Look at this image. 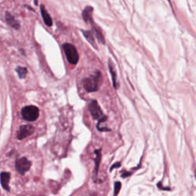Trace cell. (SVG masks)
<instances>
[{
	"instance_id": "obj_13",
	"label": "cell",
	"mask_w": 196,
	"mask_h": 196,
	"mask_svg": "<svg viewBox=\"0 0 196 196\" xmlns=\"http://www.w3.org/2000/svg\"><path fill=\"white\" fill-rule=\"evenodd\" d=\"M16 72L18 73V77H19L21 79H23V78H25V77H26V75H27L28 70L26 68H25V67L19 66L16 68Z\"/></svg>"
},
{
	"instance_id": "obj_10",
	"label": "cell",
	"mask_w": 196,
	"mask_h": 196,
	"mask_svg": "<svg viewBox=\"0 0 196 196\" xmlns=\"http://www.w3.org/2000/svg\"><path fill=\"white\" fill-rule=\"evenodd\" d=\"M40 9H41V14L45 24L47 26H51L52 25V19H51L50 15L48 14V12L47 11V10H46L43 5H41Z\"/></svg>"
},
{
	"instance_id": "obj_3",
	"label": "cell",
	"mask_w": 196,
	"mask_h": 196,
	"mask_svg": "<svg viewBox=\"0 0 196 196\" xmlns=\"http://www.w3.org/2000/svg\"><path fill=\"white\" fill-rule=\"evenodd\" d=\"M21 114L22 118L26 121L32 122L36 120L39 116V109L38 107L34 106H27L23 107Z\"/></svg>"
},
{
	"instance_id": "obj_4",
	"label": "cell",
	"mask_w": 196,
	"mask_h": 196,
	"mask_svg": "<svg viewBox=\"0 0 196 196\" xmlns=\"http://www.w3.org/2000/svg\"><path fill=\"white\" fill-rule=\"evenodd\" d=\"M31 166L32 162L26 157L17 159L16 161V169L21 175H24L25 172H27L30 169Z\"/></svg>"
},
{
	"instance_id": "obj_18",
	"label": "cell",
	"mask_w": 196,
	"mask_h": 196,
	"mask_svg": "<svg viewBox=\"0 0 196 196\" xmlns=\"http://www.w3.org/2000/svg\"><path fill=\"white\" fill-rule=\"evenodd\" d=\"M131 175V172H124L122 175H121V176L123 177V178H126V177H127V176H130Z\"/></svg>"
},
{
	"instance_id": "obj_16",
	"label": "cell",
	"mask_w": 196,
	"mask_h": 196,
	"mask_svg": "<svg viewBox=\"0 0 196 196\" xmlns=\"http://www.w3.org/2000/svg\"><path fill=\"white\" fill-rule=\"evenodd\" d=\"M121 188V183L120 182H116L114 185V195H116L118 194Z\"/></svg>"
},
{
	"instance_id": "obj_14",
	"label": "cell",
	"mask_w": 196,
	"mask_h": 196,
	"mask_svg": "<svg viewBox=\"0 0 196 196\" xmlns=\"http://www.w3.org/2000/svg\"><path fill=\"white\" fill-rule=\"evenodd\" d=\"M109 71H110V73H111V76H112V79H113V84H114V87H115V88H116V72H115V71H114V67L112 66L111 62H109Z\"/></svg>"
},
{
	"instance_id": "obj_20",
	"label": "cell",
	"mask_w": 196,
	"mask_h": 196,
	"mask_svg": "<svg viewBox=\"0 0 196 196\" xmlns=\"http://www.w3.org/2000/svg\"><path fill=\"white\" fill-rule=\"evenodd\" d=\"M168 1H169V2H170V0H168Z\"/></svg>"
},
{
	"instance_id": "obj_17",
	"label": "cell",
	"mask_w": 196,
	"mask_h": 196,
	"mask_svg": "<svg viewBox=\"0 0 196 196\" xmlns=\"http://www.w3.org/2000/svg\"><path fill=\"white\" fill-rule=\"evenodd\" d=\"M120 166V162H116V163H115V164H114L112 166V167L110 168V171H111L113 169H114V168H117V167Z\"/></svg>"
},
{
	"instance_id": "obj_5",
	"label": "cell",
	"mask_w": 196,
	"mask_h": 196,
	"mask_svg": "<svg viewBox=\"0 0 196 196\" xmlns=\"http://www.w3.org/2000/svg\"><path fill=\"white\" fill-rule=\"evenodd\" d=\"M89 110L94 119H100L103 116V112L98 105L97 100H92L89 105Z\"/></svg>"
},
{
	"instance_id": "obj_1",
	"label": "cell",
	"mask_w": 196,
	"mask_h": 196,
	"mask_svg": "<svg viewBox=\"0 0 196 196\" xmlns=\"http://www.w3.org/2000/svg\"><path fill=\"white\" fill-rule=\"evenodd\" d=\"M100 80H101L100 73L99 71H97V74L91 76L89 78H85L84 80L83 84H84V89L87 92L97 91L99 88Z\"/></svg>"
},
{
	"instance_id": "obj_7",
	"label": "cell",
	"mask_w": 196,
	"mask_h": 196,
	"mask_svg": "<svg viewBox=\"0 0 196 196\" xmlns=\"http://www.w3.org/2000/svg\"><path fill=\"white\" fill-rule=\"evenodd\" d=\"M9 180H10V173L9 172H2L0 174V182H1V185L2 188L5 190H6L9 192Z\"/></svg>"
},
{
	"instance_id": "obj_19",
	"label": "cell",
	"mask_w": 196,
	"mask_h": 196,
	"mask_svg": "<svg viewBox=\"0 0 196 196\" xmlns=\"http://www.w3.org/2000/svg\"><path fill=\"white\" fill-rule=\"evenodd\" d=\"M34 5H38V0H34Z\"/></svg>"
},
{
	"instance_id": "obj_8",
	"label": "cell",
	"mask_w": 196,
	"mask_h": 196,
	"mask_svg": "<svg viewBox=\"0 0 196 196\" xmlns=\"http://www.w3.org/2000/svg\"><path fill=\"white\" fill-rule=\"evenodd\" d=\"M92 12H93V8L91 6H87L83 11V19L86 23H91V24L94 23L93 18H92Z\"/></svg>"
},
{
	"instance_id": "obj_12",
	"label": "cell",
	"mask_w": 196,
	"mask_h": 196,
	"mask_svg": "<svg viewBox=\"0 0 196 196\" xmlns=\"http://www.w3.org/2000/svg\"><path fill=\"white\" fill-rule=\"evenodd\" d=\"M92 25H93V29H94V33H95V35H96L97 39H98V41H100V42H101V43L104 44L105 43L104 38H103V35L102 32H101V30H100L99 28L96 27V26L94 25V23L92 24Z\"/></svg>"
},
{
	"instance_id": "obj_2",
	"label": "cell",
	"mask_w": 196,
	"mask_h": 196,
	"mask_svg": "<svg viewBox=\"0 0 196 196\" xmlns=\"http://www.w3.org/2000/svg\"><path fill=\"white\" fill-rule=\"evenodd\" d=\"M63 49L69 63L71 64H78L79 61V55L75 47L71 44L65 43L63 45Z\"/></svg>"
},
{
	"instance_id": "obj_6",
	"label": "cell",
	"mask_w": 196,
	"mask_h": 196,
	"mask_svg": "<svg viewBox=\"0 0 196 196\" xmlns=\"http://www.w3.org/2000/svg\"><path fill=\"white\" fill-rule=\"evenodd\" d=\"M34 131V128L32 125H22L19 128V132L18 133V139H22L24 138L29 137Z\"/></svg>"
},
{
	"instance_id": "obj_15",
	"label": "cell",
	"mask_w": 196,
	"mask_h": 196,
	"mask_svg": "<svg viewBox=\"0 0 196 196\" xmlns=\"http://www.w3.org/2000/svg\"><path fill=\"white\" fill-rule=\"evenodd\" d=\"M100 149H98V150L95 151L96 153V160H95V162H96V170H95V172H96V176L97 175V171L98 168H99V165H100Z\"/></svg>"
},
{
	"instance_id": "obj_11",
	"label": "cell",
	"mask_w": 196,
	"mask_h": 196,
	"mask_svg": "<svg viewBox=\"0 0 196 196\" xmlns=\"http://www.w3.org/2000/svg\"><path fill=\"white\" fill-rule=\"evenodd\" d=\"M82 33L84 34V37L86 38L87 41H89L90 43L95 48L96 47L95 39H94V34L92 33V32H91V31H82Z\"/></svg>"
},
{
	"instance_id": "obj_9",
	"label": "cell",
	"mask_w": 196,
	"mask_h": 196,
	"mask_svg": "<svg viewBox=\"0 0 196 196\" xmlns=\"http://www.w3.org/2000/svg\"><path fill=\"white\" fill-rule=\"evenodd\" d=\"M5 21L8 23V25H10L11 28H13L14 29H18L20 27V25L17 20H16L13 16H11V14L7 11L5 13Z\"/></svg>"
}]
</instances>
